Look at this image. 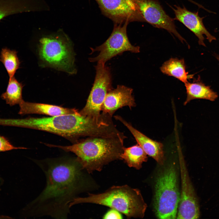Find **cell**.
<instances>
[{
    "label": "cell",
    "mask_w": 219,
    "mask_h": 219,
    "mask_svg": "<svg viewBox=\"0 0 219 219\" xmlns=\"http://www.w3.org/2000/svg\"><path fill=\"white\" fill-rule=\"evenodd\" d=\"M36 163L45 174L46 185L29 204L30 216L67 218L69 204L85 188L81 164L77 157H68L36 160Z\"/></svg>",
    "instance_id": "6da1fadb"
},
{
    "label": "cell",
    "mask_w": 219,
    "mask_h": 219,
    "mask_svg": "<svg viewBox=\"0 0 219 219\" xmlns=\"http://www.w3.org/2000/svg\"><path fill=\"white\" fill-rule=\"evenodd\" d=\"M16 123L19 126L53 133L75 142L82 137L106 136L111 131L108 124L82 115L79 111L49 117H29L18 120Z\"/></svg>",
    "instance_id": "7a4b0ae2"
},
{
    "label": "cell",
    "mask_w": 219,
    "mask_h": 219,
    "mask_svg": "<svg viewBox=\"0 0 219 219\" xmlns=\"http://www.w3.org/2000/svg\"><path fill=\"white\" fill-rule=\"evenodd\" d=\"M126 138L123 133L111 136L88 137L69 146L46 145L75 154L83 169L91 173L101 171L105 165L113 161L121 160Z\"/></svg>",
    "instance_id": "3957f363"
},
{
    "label": "cell",
    "mask_w": 219,
    "mask_h": 219,
    "mask_svg": "<svg viewBox=\"0 0 219 219\" xmlns=\"http://www.w3.org/2000/svg\"><path fill=\"white\" fill-rule=\"evenodd\" d=\"M86 203L108 207L128 218L143 217L147 207L140 190L127 185L113 186L102 193H89L87 197H77L69 204V207Z\"/></svg>",
    "instance_id": "277c9868"
},
{
    "label": "cell",
    "mask_w": 219,
    "mask_h": 219,
    "mask_svg": "<svg viewBox=\"0 0 219 219\" xmlns=\"http://www.w3.org/2000/svg\"><path fill=\"white\" fill-rule=\"evenodd\" d=\"M178 183L176 165L170 163L159 173L155 181L153 205L158 218H176L180 198Z\"/></svg>",
    "instance_id": "5b68a950"
},
{
    "label": "cell",
    "mask_w": 219,
    "mask_h": 219,
    "mask_svg": "<svg viewBox=\"0 0 219 219\" xmlns=\"http://www.w3.org/2000/svg\"><path fill=\"white\" fill-rule=\"evenodd\" d=\"M39 54L41 59L49 65L71 74L75 73L71 43L61 30L40 39Z\"/></svg>",
    "instance_id": "8992f818"
},
{
    "label": "cell",
    "mask_w": 219,
    "mask_h": 219,
    "mask_svg": "<svg viewBox=\"0 0 219 219\" xmlns=\"http://www.w3.org/2000/svg\"><path fill=\"white\" fill-rule=\"evenodd\" d=\"M94 82L85 106L79 111L83 115L99 122L110 119L112 117L101 113L106 96L112 89V78L109 69L105 64L98 62L95 66Z\"/></svg>",
    "instance_id": "52a82bcc"
},
{
    "label": "cell",
    "mask_w": 219,
    "mask_h": 219,
    "mask_svg": "<svg viewBox=\"0 0 219 219\" xmlns=\"http://www.w3.org/2000/svg\"><path fill=\"white\" fill-rule=\"evenodd\" d=\"M128 23L126 22L123 24H114L113 31L108 39L100 46L95 49L91 48V53L96 51L99 53L95 57L89 58V61L105 64L112 58L125 51L139 53L140 47L132 45L128 39L127 33Z\"/></svg>",
    "instance_id": "ba28073f"
},
{
    "label": "cell",
    "mask_w": 219,
    "mask_h": 219,
    "mask_svg": "<svg viewBox=\"0 0 219 219\" xmlns=\"http://www.w3.org/2000/svg\"><path fill=\"white\" fill-rule=\"evenodd\" d=\"M102 13L114 24L145 22L135 0H95Z\"/></svg>",
    "instance_id": "9c48e42d"
},
{
    "label": "cell",
    "mask_w": 219,
    "mask_h": 219,
    "mask_svg": "<svg viewBox=\"0 0 219 219\" xmlns=\"http://www.w3.org/2000/svg\"><path fill=\"white\" fill-rule=\"evenodd\" d=\"M145 22L156 28L165 29L182 43L186 40L177 31L173 18L167 15L158 0H135Z\"/></svg>",
    "instance_id": "30bf717a"
},
{
    "label": "cell",
    "mask_w": 219,
    "mask_h": 219,
    "mask_svg": "<svg viewBox=\"0 0 219 219\" xmlns=\"http://www.w3.org/2000/svg\"><path fill=\"white\" fill-rule=\"evenodd\" d=\"M181 188L176 218L197 219L200 216L198 200L184 161L179 159Z\"/></svg>",
    "instance_id": "8fae6325"
},
{
    "label": "cell",
    "mask_w": 219,
    "mask_h": 219,
    "mask_svg": "<svg viewBox=\"0 0 219 219\" xmlns=\"http://www.w3.org/2000/svg\"><path fill=\"white\" fill-rule=\"evenodd\" d=\"M174 6L175 8L170 6L175 13L174 20L179 21L192 32L198 38L199 45L206 47L204 35L210 43L216 40V37L211 35L206 28L203 21L204 17H200L198 11L191 12L184 6L182 8L175 5Z\"/></svg>",
    "instance_id": "7c38bea8"
},
{
    "label": "cell",
    "mask_w": 219,
    "mask_h": 219,
    "mask_svg": "<svg viewBox=\"0 0 219 219\" xmlns=\"http://www.w3.org/2000/svg\"><path fill=\"white\" fill-rule=\"evenodd\" d=\"M132 89L123 85H118L107 94L101 108L102 113L112 117L118 109L127 106L130 109L136 106Z\"/></svg>",
    "instance_id": "4fadbf2b"
},
{
    "label": "cell",
    "mask_w": 219,
    "mask_h": 219,
    "mask_svg": "<svg viewBox=\"0 0 219 219\" xmlns=\"http://www.w3.org/2000/svg\"><path fill=\"white\" fill-rule=\"evenodd\" d=\"M114 117L127 128L147 155L154 158L159 165H164V156L162 143L148 137L134 128L120 116L116 115Z\"/></svg>",
    "instance_id": "5bb4252c"
},
{
    "label": "cell",
    "mask_w": 219,
    "mask_h": 219,
    "mask_svg": "<svg viewBox=\"0 0 219 219\" xmlns=\"http://www.w3.org/2000/svg\"><path fill=\"white\" fill-rule=\"evenodd\" d=\"M44 9L43 0H0V21L9 16Z\"/></svg>",
    "instance_id": "9a60e30c"
},
{
    "label": "cell",
    "mask_w": 219,
    "mask_h": 219,
    "mask_svg": "<svg viewBox=\"0 0 219 219\" xmlns=\"http://www.w3.org/2000/svg\"><path fill=\"white\" fill-rule=\"evenodd\" d=\"M18 113L21 115L31 114H43L50 116L75 113L78 111L75 108H69L51 104L30 103L23 100L19 104Z\"/></svg>",
    "instance_id": "2e32d148"
},
{
    "label": "cell",
    "mask_w": 219,
    "mask_h": 219,
    "mask_svg": "<svg viewBox=\"0 0 219 219\" xmlns=\"http://www.w3.org/2000/svg\"><path fill=\"white\" fill-rule=\"evenodd\" d=\"M184 85L187 95L184 103V105L194 99H205L213 101L218 97L216 92L211 89L210 86L206 85L200 80L193 82L188 81Z\"/></svg>",
    "instance_id": "e0dca14e"
},
{
    "label": "cell",
    "mask_w": 219,
    "mask_h": 219,
    "mask_svg": "<svg viewBox=\"0 0 219 219\" xmlns=\"http://www.w3.org/2000/svg\"><path fill=\"white\" fill-rule=\"evenodd\" d=\"M160 69L163 74L173 77L184 84L193 76V75H189L186 71L183 59L171 58L163 64Z\"/></svg>",
    "instance_id": "ac0fdd59"
},
{
    "label": "cell",
    "mask_w": 219,
    "mask_h": 219,
    "mask_svg": "<svg viewBox=\"0 0 219 219\" xmlns=\"http://www.w3.org/2000/svg\"><path fill=\"white\" fill-rule=\"evenodd\" d=\"M121 157L129 167L138 170L148 159L147 155L138 144L129 147H124Z\"/></svg>",
    "instance_id": "d6986e66"
},
{
    "label": "cell",
    "mask_w": 219,
    "mask_h": 219,
    "mask_svg": "<svg viewBox=\"0 0 219 219\" xmlns=\"http://www.w3.org/2000/svg\"><path fill=\"white\" fill-rule=\"evenodd\" d=\"M23 86L14 76L9 78L6 90L2 94L1 98L11 106L19 104L23 100L22 95Z\"/></svg>",
    "instance_id": "ffe728a7"
},
{
    "label": "cell",
    "mask_w": 219,
    "mask_h": 219,
    "mask_svg": "<svg viewBox=\"0 0 219 219\" xmlns=\"http://www.w3.org/2000/svg\"><path fill=\"white\" fill-rule=\"evenodd\" d=\"M15 50H11L7 47L2 49L0 54V61L3 64L9 78L14 76L19 68L20 61Z\"/></svg>",
    "instance_id": "44dd1931"
},
{
    "label": "cell",
    "mask_w": 219,
    "mask_h": 219,
    "mask_svg": "<svg viewBox=\"0 0 219 219\" xmlns=\"http://www.w3.org/2000/svg\"><path fill=\"white\" fill-rule=\"evenodd\" d=\"M23 147H17L14 146L5 137L0 135V152L13 149H26Z\"/></svg>",
    "instance_id": "7402d4cb"
},
{
    "label": "cell",
    "mask_w": 219,
    "mask_h": 219,
    "mask_svg": "<svg viewBox=\"0 0 219 219\" xmlns=\"http://www.w3.org/2000/svg\"><path fill=\"white\" fill-rule=\"evenodd\" d=\"M103 218L120 219L123 218V217L120 212L115 209L112 208L104 215Z\"/></svg>",
    "instance_id": "603a6c76"
},
{
    "label": "cell",
    "mask_w": 219,
    "mask_h": 219,
    "mask_svg": "<svg viewBox=\"0 0 219 219\" xmlns=\"http://www.w3.org/2000/svg\"><path fill=\"white\" fill-rule=\"evenodd\" d=\"M188 0L189 1H190V0Z\"/></svg>",
    "instance_id": "cb8c5ba5"
},
{
    "label": "cell",
    "mask_w": 219,
    "mask_h": 219,
    "mask_svg": "<svg viewBox=\"0 0 219 219\" xmlns=\"http://www.w3.org/2000/svg\"></svg>",
    "instance_id": "d4e9b609"
}]
</instances>
